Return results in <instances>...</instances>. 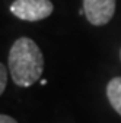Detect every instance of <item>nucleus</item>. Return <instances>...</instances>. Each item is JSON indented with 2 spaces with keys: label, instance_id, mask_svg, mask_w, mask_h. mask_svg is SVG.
Returning a JSON list of instances; mask_svg holds the SVG:
<instances>
[{
  "label": "nucleus",
  "instance_id": "39448f33",
  "mask_svg": "<svg viewBox=\"0 0 121 123\" xmlns=\"http://www.w3.org/2000/svg\"><path fill=\"white\" fill-rule=\"evenodd\" d=\"M6 85H7V70H6V66L2 63L0 65V94L5 92Z\"/></svg>",
  "mask_w": 121,
  "mask_h": 123
},
{
  "label": "nucleus",
  "instance_id": "f03ea898",
  "mask_svg": "<svg viewBox=\"0 0 121 123\" xmlns=\"http://www.w3.org/2000/svg\"><path fill=\"white\" fill-rule=\"evenodd\" d=\"M9 9L13 16L21 21L37 22L48 18L54 6L50 0H15Z\"/></svg>",
  "mask_w": 121,
  "mask_h": 123
},
{
  "label": "nucleus",
  "instance_id": "0eeeda50",
  "mask_svg": "<svg viewBox=\"0 0 121 123\" xmlns=\"http://www.w3.org/2000/svg\"><path fill=\"white\" fill-rule=\"evenodd\" d=\"M41 85H47V81H45V79H41Z\"/></svg>",
  "mask_w": 121,
  "mask_h": 123
},
{
  "label": "nucleus",
  "instance_id": "f257e3e1",
  "mask_svg": "<svg viewBox=\"0 0 121 123\" xmlns=\"http://www.w3.org/2000/svg\"><path fill=\"white\" fill-rule=\"evenodd\" d=\"M7 66L15 85L21 88H29L37 81H39L42 75V51L34 40L21 37L12 44L9 50Z\"/></svg>",
  "mask_w": 121,
  "mask_h": 123
},
{
  "label": "nucleus",
  "instance_id": "6e6552de",
  "mask_svg": "<svg viewBox=\"0 0 121 123\" xmlns=\"http://www.w3.org/2000/svg\"><path fill=\"white\" fill-rule=\"evenodd\" d=\"M120 59H121V49H120Z\"/></svg>",
  "mask_w": 121,
  "mask_h": 123
},
{
  "label": "nucleus",
  "instance_id": "7ed1b4c3",
  "mask_svg": "<svg viewBox=\"0 0 121 123\" xmlns=\"http://www.w3.org/2000/svg\"><path fill=\"white\" fill-rule=\"evenodd\" d=\"M85 18L95 26L107 25L115 13V0H83Z\"/></svg>",
  "mask_w": 121,
  "mask_h": 123
},
{
  "label": "nucleus",
  "instance_id": "20e7f679",
  "mask_svg": "<svg viewBox=\"0 0 121 123\" xmlns=\"http://www.w3.org/2000/svg\"><path fill=\"white\" fill-rule=\"evenodd\" d=\"M107 98L112 109L121 116V76L112 78L107 85Z\"/></svg>",
  "mask_w": 121,
  "mask_h": 123
},
{
  "label": "nucleus",
  "instance_id": "423d86ee",
  "mask_svg": "<svg viewBox=\"0 0 121 123\" xmlns=\"http://www.w3.org/2000/svg\"><path fill=\"white\" fill-rule=\"evenodd\" d=\"M0 123H18V122L9 114H0Z\"/></svg>",
  "mask_w": 121,
  "mask_h": 123
}]
</instances>
